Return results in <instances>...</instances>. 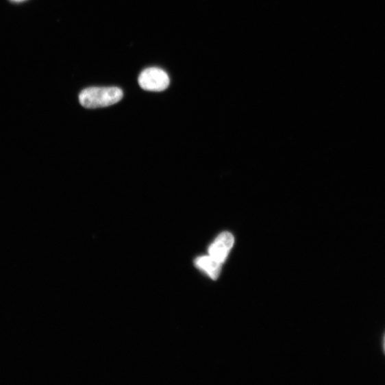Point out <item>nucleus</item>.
<instances>
[{"instance_id": "nucleus-2", "label": "nucleus", "mask_w": 385, "mask_h": 385, "mask_svg": "<svg viewBox=\"0 0 385 385\" xmlns=\"http://www.w3.org/2000/svg\"><path fill=\"white\" fill-rule=\"evenodd\" d=\"M138 84L146 91L160 92L168 88L170 79L163 69L150 67L139 75Z\"/></svg>"}, {"instance_id": "nucleus-5", "label": "nucleus", "mask_w": 385, "mask_h": 385, "mask_svg": "<svg viewBox=\"0 0 385 385\" xmlns=\"http://www.w3.org/2000/svg\"><path fill=\"white\" fill-rule=\"evenodd\" d=\"M12 1H13V2H23V1H25V0H12Z\"/></svg>"}, {"instance_id": "nucleus-4", "label": "nucleus", "mask_w": 385, "mask_h": 385, "mask_svg": "<svg viewBox=\"0 0 385 385\" xmlns=\"http://www.w3.org/2000/svg\"><path fill=\"white\" fill-rule=\"evenodd\" d=\"M195 265L210 277L216 280L221 273L222 262L212 256H201L195 260Z\"/></svg>"}, {"instance_id": "nucleus-1", "label": "nucleus", "mask_w": 385, "mask_h": 385, "mask_svg": "<svg viewBox=\"0 0 385 385\" xmlns=\"http://www.w3.org/2000/svg\"><path fill=\"white\" fill-rule=\"evenodd\" d=\"M123 97V92L118 87H90L84 90L79 99L82 107L98 109L112 106Z\"/></svg>"}, {"instance_id": "nucleus-3", "label": "nucleus", "mask_w": 385, "mask_h": 385, "mask_svg": "<svg viewBox=\"0 0 385 385\" xmlns=\"http://www.w3.org/2000/svg\"><path fill=\"white\" fill-rule=\"evenodd\" d=\"M234 244V237L229 232H223L210 246L208 254L223 264Z\"/></svg>"}]
</instances>
